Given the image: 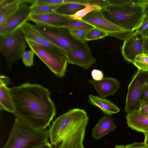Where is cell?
I'll return each mask as SVG.
<instances>
[{
	"label": "cell",
	"mask_w": 148,
	"mask_h": 148,
	"mask_svg": "<svg viewBox=\"0 0 148 148\" xmlns=\"http://www.w3.org/2000/svg\"><path fill=\"white\" fill-rule=\"evenodd\" d=\"M16 117L37 128L46 129L56 115L48 89L29 83L10 88Z\"/></svg>",
	"instance_id": "1"
},
{
	"label": "cell",
	"mask_w": 148,
	"mask_h": 148,
	"mask_svg": "<svg viewBox=\"0 0 148 148\" xmlns=\"http://www.w3.org/2000/svg\"><path fill=\"white\" fill-rule=\"evenodd\" d=\"M89 117L84 109L68 110L53 121L49 131L55 148H84L83 142Z\"/></svg>",
	"instance_id": "2"
},
{
	"label": "cell",
	"mask_w": 148,
	"mask_h": 148,
	"mask_svg": "<svg viewBox=\"0 0 148 148\" xmlns=\"http://www.w3.org/2000/svg\"><path fill=\"white\" fill-rule=\"evenodd\" d=\"M49 138V130L37 128L16 117L2 148H35L48 142Z\"/></svg>",
	"instance_id": "3"
},
{
	"label": "cell",
	"mask_w": 148,
	"mask_h": 148,
	"mask_svg": "<svg viewBox=\"0 0 148 148\" xmlns=\"http://www.w3.org/2000/svg\"><path fill=\"white\" fill-rule=\"evenodd\" d=\"M104 17L114 25L129 31H134L144 19V8L136 0L120 5L108 4L101 10Z\"/></svg>",
	"instance_id": "4"
},
{
	"label": "cell",
	"mask_w": 148,
	"mask_h": 148,
	"mask_svg": "<svg viewBox=\"0 0 148 148\" xmlns=\"http://www.w3.org/2000/svg\"><path fill=\"white\" fill-rule=\"evenodd\" d=\"M33 26L46 38L67 53L75 48L88 46L86 42L81 41L74 38L70 30L64 27H51L38 24Z\"/></svg>",
	"instance_id": "5"
},
{
	"label": "cell",
	"mask_w": 148,
	"mask_h": 148,
	"mask_svg": "<svg viewBox=\"0 0 148 148\" xmlns=\"http://www.w3.org/2000/svg\"><path fill=\"white\" fill-rule=\"evenodd\" d=\"M27 42L20 28L9 34L0 36V52L5 59L8 70L21 58Z\"/></svg>",
	"instance_id": "6"
},
{
	"label": "cell",
	"mask_w": 148,
	"mask_h": 148,
	"mask_svg": "<svg viewBox=\"0 0 148 148\" xmlns=\"http://www.w3.org/2000/svg\"><path fill=\"white\" fill-rule=\"evenodd\" d=\"M31 49L57 76L65 75L68 63L67 53H58L25 40Z\"/></svg>",
	"instance_id": "7"
},
{
	"label": "cell",
	"mask_w": 148,
	"mask_h": 148,
	"mask_svg": "<svg viewBox=\"0 0 148 148\" xmlns=\"http://www.w3.org/2000/svg\"><path fill=\"white\" fill-rule=\"evenodd\" d=\"M108 34V36L125 40L134 32L120 27L112 23L103 16L101 10L90 12L82 20Z\"/></svg>",
	"instance_id": "8"
},
{
	"label": "cell",
	"mask_w": 148,
	"mask_h": 148,
	"mask_svg": "<svg viewBox=\"0 0 148 148\" xmlns=\"http://www.w3.org/2000/svg\"><path fill=\"white\" fill-rule=\"evenodd\" d=\"M148 83V72L138 69L128 87L125 111L127 114L140 109V98Z\"/></svg>",
	"instance_id": "9"
},
{
	"label": "cell",
	"mask_w": 148,
	"mask_h": 148,
	"mask_svg": "<svg viewBox=\"0 0 148 148\" xmlns=\"http://www.w3.org/2000/svg\"><path fill=\"white\" fill-rule=\"evenodd\" d=\"M148 38L142 37L135 32L124 40L121 47V52L124 59L128 62L133 64L138 55L145 53Z\"/></svg>",
	"instance_id": "10"
},
{
	"label": "cell",
	"mask_w": 148,
	"mask_h": 148,
	"mask_svg": "<svg viewBox=\"0 0 148 148\" xmlns=\"http://www.w3.org/2000/svg\"><path fill=\"white\" fill-rule=\"evenodd\" d=\"M31 15V7L25 0L16 12L2 25L0 26V36L11 33L19 28L21 25L29 20Z\"/></svg>",
	"instance_id": "11"
},
{
	"label": "cell",
	"mask_w": 148,
	"mask_h": 148,
	"mask_svg": "<svg viewBox=\"0 0 148 148\" xmlns=\"http://www.w3.org/2000/svg\"><path fill=\"white\" fill-rule=\"evenodd\" d=\"M67 57L69 63L78 66L85 70L89 68L96 62L88 46L69 51L67 52Z\"/></svg>",
	"instance_id": "12"
},
{
	"label": "cell",
	"mask_w": 148,
	"mask_h": 148,
	"mask_svg": "<svg viewBox=\"0 0 148 148\" xmlns=\"http://www.w3.org/2000/svg\"><path fill=\"white\" fill-rule=\"evenodd\" d=\"M71 19L70 16L55 12L43 15H30L29 20L36 24L51 27H64Z\"/></svg>",
	"instance_id": "13"
},
{
	"label": "cell",
	"mask_w": 148,
	"mask_h": 148,
	"mask_svg": "<svg viewBox=\"0 0 148 148\" xmlns=\"http://www.w3.org/2000/svg\"><path fill=\"white\" fill-rule=\"evenodd\" d=\"M88 82L94 87L99 97H102L114 95L120 87L119 82L112 77H104L99 81L90 79Z\"/></svg>",
	"instance_id": "14"
},
{
	"label": "cell",
	"mask_w": 148,
	"mask_h": 148,
	"mask_svg": "<svg viewBox=\"0 0 148 148\" xmlns=\"http://www.w3.org/2000/svg\"><path fill=\"white\" fill-rule=\"evenodd\" d=\"M9 78L1 75L0 77V108L13 113L15 110L13 102L10 92V88L7 85L10 83Z\"/></svg>",
	"instance_id": "15"
},
{
	"label": "cell",
	"mask_w": 148,
	"mask_h": 148,
	"mask_svg": "<svg viewBox=\"0 0 148 148\" xmlns=\"http://www.w3.org/2000/svg\"><path fill=\"white\" fill-rule=\"evenodd\" d=\"M116 127L113 119L105 114L99 119L92 129L91 136L95 140H98L113 131Z\"/></svg>",
	"instance_id": "16"
},
{
	"label": "cell",
	"mask_w": 148,
	"mask_h": 148,
	"mask_svg": "<svg viewBox=\"0 0 148 148\" xmlns=\"http://www.w3.org/2000/svg\"><path fill=\"white\" fill-rule=\"evenodd\" d=\"M125 118L128 126L132 130L144 134L148 132V116L137 110L127 114Z\"/></svg>",
	"instance_id": "17"
},
{
	"label": "cell",
	"mask_w": 148,
	"mask_h": 148,
	"mask_svg": "<svg viewBox=\"0 0 148 148\" xmlns=\"http://www.w3.org/2000/svg\"><path fill=\"white\" fill-rule=\"evenodd\" d=\"M22 0H0V26L17 10Z\"/></svg>",
	"instance_id": "18"
},
{
	"label": "cell",
	"mask_w": 148,
	"mask_h": 148,
	"mask_svg": "<svg viewBox=\"0 0 148 148\" xmlns=\"http://www.w3.org/2000/svg\"><path fill=\"white\" fill-rule=\"evenodd\" d=\"M88 97L90 103L98 107L106 115H111L120 111L115 104L105 98L92 95H89Z\"/></svg>",
	"instance_id": "19"
},
{
	"label": "cell",
	"mask_w": 148,
	"mask_h": 148,
	"mask_svg": "<svg viewBox=\"0 0 148 148\" xmlns=\"http://www.w3.org/2000/svg\"><path fill=\"white\" fill-rule=\"evenodd\" d=\"M19 28L25 40L31 41L38 45L42 46L47 39L35 28L33 25L27 22L22 24Z\"/></svg>",
	"instance_id": "20"
},
{
	"label": "cell",
	"mask_w": 148,
	"mask_h": 148,
	"mask_svg": "<svg viewBox=\"0 0 148 148\" xmlns=\"http://www.w3.org/2000/svg\"><path fill=\"white\" fill-rule=\"evenodd\" d=\"M31 15H40L56 12L58 6L39 2L38 0H31Z\"/></svg>",
	"instance_id": "21"
},
{
	"label": "cell",
	"mask_w": 148,
	"mask_h": 148,
	"mask_svg": "<svg viewBox=\"0 0 148 148\" xmlns=\"http://www.w3.org/2000/svg\"><path fill=\"white\" fill-rule=\"evenodd\" d=\"M85 7V5L83 4L68 3L58 6L56 12L62 15L70 16L75 14Z\"/></svg>",
	"instance_id": "22"
},
{
	"label": "cell",
	"mask_w": 148,
	"mask_h": 148,
	"mask_svg": "<svg viewBox=\"0 0 148 148\" xmlns=\"http://www.w3.org/2000/svg\"><path fill=\"white\" fill-rule=\"evenodd\" d=\"M64 27L69 30H90L95 28L93 26L82 20L71 19Z\"/></svg>",
	"instance_id": "23"
},
{
	"label": "cell",
	"mask_w": 148,
	"mask_h": 148,
	"mask_svg": "<svg viewBox=\"0 0 148 148\" xmlns=\"http://www.w3.org/2000/svg\"><path fill=\"white\" fill-rule=\"evenodd\" d=\"M102 8L99 6L90 4L85 5L84 8L78 11L75 14L70 16L72 19L81 20L86 15L91 12L95 10H101Z\"/></svg>",
	"instance_id": "24"
},
{
	"label": "cell",
	"mask_w": 148,
	"mask_h": 148,
	"mask_svg": "<svg viewBox=\"0 0 148 148\" xmlns=\"http://www.w3.org/2000/svg\"><path fill=\"white\" fill-rule=\"evenodd\" d=\"M133 64L138 69L148 72V54L143 53L138 55Z\"/></svg>",
	"instance_id": "25"
},
{
	"label": "cell",
	"mask_w": 148,
	"mask_h": 148,
	"mask_svg": "<svg viewBox=\"0 0 148 148\" xmlns=\"http://www.w3.org/2000/svg\"><path fill=\"white\" fill-rule=\"evenodd\" d=\"M106 32L96 28L89 30L86 33L85 39L87 41L103 38L107 36Z\"/></svg>",
	"instance_id": "26"
},
{
	"label": "cell",
	"mask_w": 148,
	"mask_h": 148,
	"mask_svg": "<svg viewBox=\"0 0 148 148\" xmlns=\"http://www.w3.org/2000/svg\"><path fill=\"white\" fill-rule=\"evenodd\" d=\"M34 51L32 49L25 51L21 55V58L24 65L30 67L33 65Z\"/></svg>",
	"instance_id": "27"
},
{
	"label": "cell",
	"mask_w": 148,
	"mask_h": 148,
	"mask_svg": "<svg viewBox=\"0 0 148 148\" xmlns=\"http://www.w3.org/2000/svg\"><path fill=\"white\" fill-rule=\"evenodd\" d=\"M135 32L139 34L143 37L148 39V17L145 16L143 22L136 29Z\"/></svg>",
	"instance_id": "28"
},
{
	"label": "cell",
	"mask_w": 148,
	"mask_h": 148,
	"mask_svg": "<svg viewBox=\"0 0 148 148\" xmlns=\"http://www.w3.org/2000/svg\"><path fill=\"white\" fill-rule=\"evenodd\" d=\"M71 34L78 40L84 42L86 41L85 39V36L88 30H69Z\"/></svg>",
	"instance_id": "29"
},
{
	"label": "cell",
	"mask_w": 148,
	"mask_h": 148,
	"mask_svg": "<svg viewBox=\"0 0 148 148\" xmlns=\"http://www.w3.org/2000/svg\"><path fill=\"white\" fill-rule=\"evenodd\" d=\"M147 105H148V83L145 86L140 98V109Z\"/></svg>",
	"instance_id": "30"
},
{
	"label": "cell",
	"mask_w": 148,
	"mask_h": 148,
	"mask_svg": "<svg viewBox=\"0 0 148 148\" xmlns=\"http://www.w3.org/2000/svg\"><path fill=\"white\" fill-rule=\"evenodd\" d=\"M91 75L93 79L96 81H100L104 78L103 73L99 69L93 70L91 72Z\"/></svg>",
	"instance_id": "31"
},
{
	"label": "cell",
	"mask_w": 148,
	"mask_h": 148,
	"mask_svg": "<svg viewBox=\"0 0 148 148\" xmlns=\"http://www.w3.org/2000/svg\"><path fill=\"white\" fill-rule=\"evenodd\" d=\"M126 148H148V146L144 142H135L125 146Z\"/></svg>",
	"instance_id": "32"
},
{
	"label": "cell",
	"mask_w": 148,
	"mask_h": 148,
	"mask_svg": "<svg viewBox=\"0 0 148 148\" xmlns=\"http://www.w3.org/2000/svg\"><path fill=\"white\" fill-rule=\"evenodd\" d=\"M133 0H108L109 4L120 5L132 2Z\"/></svg>",
	"instance_id": "33"
},
{
	"label": "cell",
	"mask_w": 148,
	"mask_h": 148,
	"mask_svg": "<svg viewBox=\"0 0 148 148\" xmlns=\"http://www.w3.org/2000/svg\"><path fill=\"white\" fill-rule=\"evenodd\" d=\"M141 114L148 116V105L138 110Z\"/></svg>",
	"instance_id": "34"
},
{
	"label": "cell",
	"mask_w": 148,
	"mask_h": 148,
	"mask_svg": "<svg viewBox=\"0 0 148 148\" xmlns=\"http://www.w3.org/2000/svg\"><path fill=\"white\" fill-rule=\"evenodd\" d=\"M49 141L42 144L35 148H55Z\"/></svg>",
	"instance_id": "35"
},
{
	"label": "cell",
	"mask_w": 148,
	"mask_h": 148,
	"mask_svg": "<svg viewBox=\"0 0 148 148\" xmlns=\"http://www.w3.org/2000/svg\"><path fill=\"white\" fill-rule=\"evenodd\" d=\"M145 135V139L144 141V143L148 146V132L144 134Z\"/></svg>",
	"instance_id": "36"
},
{
	"label": "cell",
	"mask_w": 148,
	"mask_h": 148,
	"mask_svg": "<svg viewBox=\"0 0 148 148\" xmlns=\"http://www.w3.org/2000/svg\"><path fill=\"white\" fill-rule=\"evenodd\" d=\"M144 14L145 16L148 17V5L144 8Z\"/></svg>",
	"instance_id": "37"
},
{
	"label": "cell",
	"mask_w": 148,
	"mask_h": 148,
	"mask_svg": "<svg viewBox=\"0 0 148 148\" xmlns=\"http://www.w3.org/2000/svg\"><path fill=\"white\" fill-rule=\"evenodd\" d=\"M114 148H126L125 146L122 145H117L115 146Z\"/></svg>",
	"instance_id": "38"
},
{
	"label": "cell",
	"mask_w": 148,
	"mask_h": 148,
	"mask_svg": "<svg viewBox=\"0 0 148 148\" xmlns=\"http://www.w3.org/2000/svg\"><path fill=\"white\" fill-rule=\"evenodd\" d=\"M146 53L148 54V42L147 46V48Z\"/></svg>",
	"instance_id": "39"
},
{
	"label": "cell",
	"mask_w": 148,
	"mask_h": 148,
	"mask_svg": "<svg viewBox=\"0 0 148 148\" xmlns=\"http://www.w3.org/2000/svg\"></svg>",
	"instance_id": "40"
}]
</instances>
